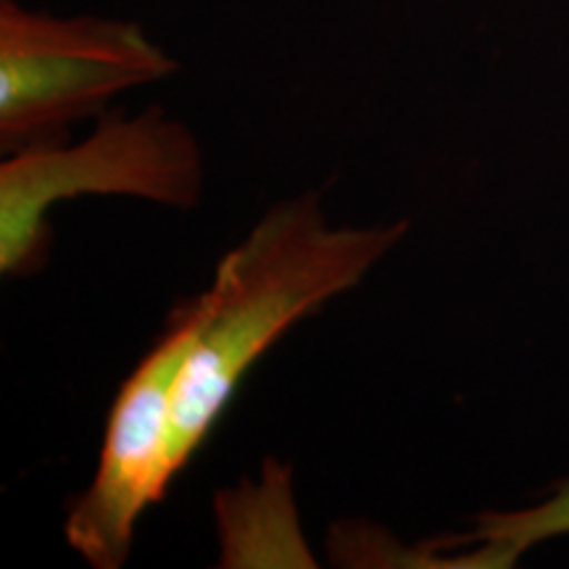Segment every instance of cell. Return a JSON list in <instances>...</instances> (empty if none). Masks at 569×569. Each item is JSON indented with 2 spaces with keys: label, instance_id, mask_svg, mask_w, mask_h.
I'll list each match as a JSON object with an SVG mask.
<instances>
[{
  "label": "cell",
  "instance_id": "5b68a950",
  "mask_svg": "<svg viewBox=\"0 0 569 569\" xmlns=\"http://www.w3.org/2000/svg\"><path fill=\"white\" fill-rule=\"evenodd\" d=\"M569 536V478L546 501L515 511H482L465 536L419 543L425 567L507 569L551 538Z\"/></svg>",
  "mask_w": 569,
  "mask_h": 569
},
{
  "label": "cell",
  "instance_id": "3957f363",
  "mask_svg": "<svg viewBox=\"0 0 569 569\" xmlns=\"http://www.w3.org/2000/svg\"><path fill=\"white\" fill-rule=\"evenodd\" d=\"M177 61L122 19H61L0 0V151L67 140L119 92L167 80Z\"/></svg>",
  "mask_w": 569,
  "mask_h": 569
},
{
  "label": "cell",
  "instance_id": "7a4b0ae2",
  "mask_svg": "<svg viewBox=\"0 0 569 569\" xmlns=\"http://www.w3.org/2000/svg\"><path fill=\"white\" fill-rule=\"evenodd\" d=\"M80 196H124L196 209L203 198L201 142L161 106L138 117L103 111L80 142H48L0 163V272L30 277L48 261L53 206Z\"/></svg>",
  "mask_w": 569,
  "mask_h": 569
},
{
  "label": "cell",
  "instance_id": "277c9868",
  "mask_svg": "<svg viewBox=\"0 0 569 569\" xmlns=\"http://www.w3.org/2000/svg\"><path fill=\"white\" fill-rule=\"evenodd\" d=\"M198 296L174 306L113 398L90 486L71 503L67 543L96 569H122L148 507L167 496V446L177 377L198 336Z\"/></svg>",
  "mask_w": 569,
  "mask_h": 569
},
{
  "label": "cell",
  "instance_id": "6da1fadb",
  "mask_svg": "<svg viewBox=\"0 0 569 569\" xmlns=\"http://www.w3.org/2000/svg\"><path fill=\"white\" fill-rule=\"evenodd\" d=\"M407 219L369 227L327 222L317 193L272 206L219 259L198 296L201 319L172 401L167 475L201 451L246 375L290 327L348 293L407 238Z\"/></svg>",
  "mask_w": 569,
  "mask_h": 569
}]
</instances>
